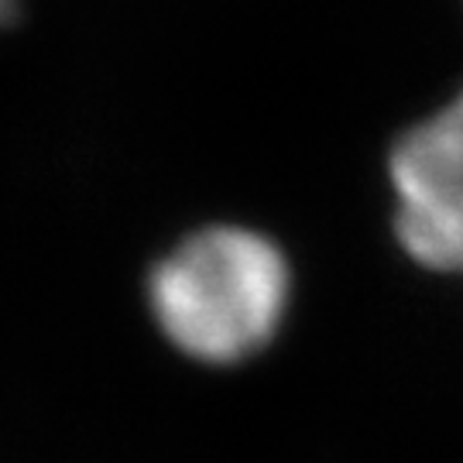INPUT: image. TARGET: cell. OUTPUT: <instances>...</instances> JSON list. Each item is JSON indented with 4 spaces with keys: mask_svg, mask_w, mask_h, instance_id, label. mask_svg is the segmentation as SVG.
<instances>
[{
    "mask_svg": "<svg viewBox=\"0 0 463 463\" xmlns=\"http://www.w3.org/2000/svg\"><path fill=\"white\" fill-rule=\"evenodd\" d=\"M288 306V265L254 231L210 227L151 275V309L179 350L233 364L265 347Z\"/></svg>",
    "mask_w": 463,
    "mask_h": 463,
    "instance_id": "obj_1",
    "label": "cell"
},
{
    "mask_svg": "<svg viewBox=\"0 0 463 463\" xmlns=\"http://www.w3.org/2000/svg\"><path fill=\"white\" fill-rule=\"evenodd\" d=\"M388 172L402 248L432 271L463 275V90L398 137Z\"/></svg>",
    "mask_w": 463,
    "mask_h": 463,
    "instance_id": "obj_2",
    "label": "cell"
},
{
    "mask_svg": "<svg viewBox=\"0 0 463 463\" xmlns=\"http://www.w3.org/2000/svg\"><path fill=\"white\" fill-rule=\"evenodd\" d=\"M17 11V0H0V24H7Z\"/></svg>",
    "mask_w": 463,
    "mask_h": 463,
    "instance_id": "obj_3",
    "label": "cell"
}]
</instances>
